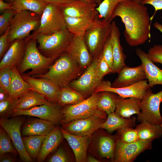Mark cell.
Segmentation results:
<instances>
[{"mask_svg":"<svg viewBox=\"0 0 162 162\" xmlns=\"http://www.w3.org/2000/svg\"><path fill=\"white\" fill-rule=\"evenodd\" d=\"M119 17L124 23V36L128 44L136 46L145 43L151 37V19L144 4L128 0L121 2L114 9L110 22Z\"/></svg>","mask_w":162,"mask_h":162,"instance_id":"cell-1","label":"cell"},{"mask_svg":"<svg viewBox=\"0 0 162 162\" xmlns=\"http://www.w3.org/2000/svg\"><path fill=\"white\" fill-rule=\"evenodd\" d=\"M81 68L76 61L64 52L49 67L47 73L34 75L33 77L48 79L62 88L68 86L74 79L80 75Z\"/></svg>","mask_w":162,"mask_h":162,"instance_id":"cell-2","label":"cell"},{"mask_svg":"<svg viewBox=\"0 0 162 162\" xmlns=\"http://www.w3.org/2000/svg\"><path fill=\"white\" fill-rule=\"evenodd\" d=\"M100 92H93L88 98L76 104L67 105L62 112L63 125L72 121L90 117L94 116L106 119L107 114L98 109L97 104Z\"/></svg>","mask_w":162,"mask_h":162,"instance_id":"cell-3","label":"cell"},{"mask_svg":"<svg viewBox=\"0 0 162 162\" xmlns=\"http://www.w3.org/2000/svg\"><path fill=\"white\" fill-rule=\"evenodd\" d=\"M74 36L66 28L51 35L39 34L34 37L43 55L56 59L65 52Z\"/></svg>","mask_w":162,"mask_h":162,"instance_id":"cell-4","label":"cell"},{"mask_svg":"<svg viewBox=\"0 0 162 162\" xmlns=\"http://www.w3.org/2000/svg\"><path fill=\"white\" fill-rule=\"evenodd\" d=\"M40 17L32 11L25 10L16 13L10 23L8 41L10 44L14 40L29 37L32 31L35 32L40 25Z\"/></svg>","mask_w":162,"mask_h":162,"instance_id":"cell-5","label":"cell"},{"mask_svg":"<svg viewBox=\"0 0 162 162\" xmlns=\"http://www.w3.org/2000/svg\"><path fill=\"white\" fill-rule=\"evenodd\" d=\"M26 44L23 59L19 66L18 70L20 74L27 70L32 71L28 75L37 74L48 68L56 59L47 57L42 54L37 48V40L35 37L26 38Z\"/></svg>","mask_w":162,"mask_h":162,"instance_id":"cell-6","label":"cell"},{"mask_svg":"<svg viewBox=\"0 0 162 162\" xmlns=\"http://www.w3.org/2000/svg\"><path fill=\"white\" fill-rule=\"evenodd\" d=\"M66 28L64 18L60 6L48 3L41 16L39 28L27 38H32L39 34L51 35Z\"/></svg>","mask_w":162,"mask_h":162,"instance_id":"cell-7","label":"cell"},{"mask_svg":"<svg viewBox=\"0 0 162 162\" xmlns=\"http://www.w3.org/2000/svg\"><path fill=\"white\" fill-rule=\"evenodd\" d=\"M162 102V90L154 94L151 88L146 91L140 104V113L136 118L139 122L146 121L154 125L162 124L160 106Z\"/></svg>","mask_w":162,"mask_h":162,"instance_id":"cell-8","label":"cell"},{"mask_svg":"<svg viewBox=\"0 0 162 162\" xmlns=\"http://www.w3.org/2000/svg\"><path fill=\"white\" fill-rule=\"evenodd\" d=\"M111 22L103 19L99 25L88 30L83 38L93 59L99 57L110 33Z\"/></svg>","mask_w":162,"mask_h":162,"instance_id":"cell-9","label":"cell"},{"mask_svg":"<svg viewBox=\"0 0 162 162\" xmlns=\"http://www.w3.org/2000/svg\"><path fill=\"white\" fill-rule=\"evenodd\" d=\"M152 140H139L131 143H124L117 139L113 161L132 162L142 152L152 148Z\"/></svg>","mask_w":162,"mask_h":162,"instance_id":"cell-10","label":"cell"},{"mask_svg":"<svg viewBox=\"0 0 162 162\" xmlns=\"http://www.w3.org/2000/svg\"><path fill=\"white\" fill-rule=\"evenodd\" d=\"M15 117L11 119L1 118L0 120V126L9 136L22 160L25 162H32V158L25 149L20 133V128L24 119Z\"/></svg>","mask_w":162,"mask_h":162,"instance_id":"cell-11","label":"cell"},{"mask_svg":"<svg viewBox=\"0 0 162 162\" xmlns=\"http://www.w3.org/2000/svg\"><path fill=\"white\" fill-rule=\"evenodd\" d=\"M98 58L93 59L84 73L70 83V87L84 95L93 93L102 82L97 72Z\"/></svg>","mask_w":162,"mask_h":162,"instance_id":"cell-12","label":"cell"},{"mask_svg":"<svg viewBox=\"0 0 162 162\" xmlns=\"http://www.w3.org/2000/svg\"><path fill=\"white\" fill-rule=\"evenodd\" d=\"M149 88L147 81L145 80L128 86L119 88L112 87L110 82L106 81H102L94 92H109L123 98H135L142 99Z\"/></svg>","mask_w":162,"mask_h":162,"instance_id":"cell-13","label":"cell"},{"mask_svg":"<svg viewBox=\"0 0 162 162\" xmlns=\"http://www.w3.org/2000/svg\"><path fill=\"white\" fill-rule=\"evenodd\" d=\"M106 119L99 116H94L72 121L63 124L62 128L74 135L90 137L96 130L100 128Z\"/></svg>","mask_w":162,"mask_h":162,"instance_id":"cell-14","label":"cell"},{"mask_svg":"<svg viewBox=\"0 0 162 162\" xmlns=\"http://www.w3.org/2000/svg\"><path fill=\"white\" fill-rule=\"evenodd\" d=\"M96 3H91L84 0H74L60 6L64 16L75 18L98 19L99 13L96 9Z\"/></svg>","mask_w":162,"mask_h":162,"instance_id":"cell-15","label":"cell"},{"mask_svg":"<svg viewBox=\"0 0 162 162\" xmlns=\"http://www.w3.org/2000/svg\"><path fill=\"white\" fill-rule=\"evenodd\" d=\"M21 115L37 117L56 124H61L62 119V110L55 104L51 105L43 104L24 110H14L12 116L14 117Z\"/></svg>","mask_w":162,"mask_h":162,"instance_id":"cell-16","label":"cell"},{"mask_svg":"<svg viewBox=\"0 0 162 162\" xmlns=\"http://www.w3.org/2000/svg\"><path fill=\"white\" fill-rule=\"evenodd\" d=\"M21 76L34 90L43 96L50 102L55 104H58V98L61 88L55 84L43 78H35L25 74Z\"/></svg>","mask_w":162,"mask_h":162,"instance_id":"cell-17","label":"cell"},{"mask_svg":"<svg viewBox=\"0 0 162 162\" xmlns=\"http://www.w3.org/2000/svg\"><path fill=\"white\" fill-rule=\"evenodd\" d=\"M76 61L81 68L91 63L92 58L83 38L74 36L64 52Z\"/></svg>","mask_w":162,"mask_h":162,"instance_id":"cell-18","label":"cell"},{"mask_svg":"<svg viewBox=\"0 0 162 162\" xmlns=\"http://www.w3.org/2000/svg\"><path fill=\"white\" fill-rule=\"evenodd\" d=\"M118 74V77L111 85L113 87L128 86L146 79L145 73L142 64L133 68L125 65Z\"/></svg>","mask_w":162,"mask_h":162,"instance_id":"cell-19","label":"cell"},{"mask_svg":"<svg viewBox=\"0 0 162 162\" xmlns=\"http://www.w3.org/2000/svg\"><path fill=\"white\" fill-rule=\"evenodd\" d=\"M120 32L115 21L111 22V29L110 39L112 46L113 64V72H120L125 64V61L126 56L124 53L120 41Z\"/></svg>","mask_w":162,"mask_h":162,"instance_id":"cell-20","label":"cell"},{"mask_svg":"<svg viewBox=\"0 0 162 162\" xmlns=\"http://www.w3.org/2000/svg\"><path fill=\"white\" fill-rule=\"evenodd\" d=\"M26 38L16 39L10 44L0 63V69L7 66H19L23 59L26 47Z\"/></svg>","mask_w":162,"mask_h":162,"instance_id":"cell-21","label":"cell"},{"mask_svg":"<svg viewBox=\"0 0 162 162\" xmlns=\"http://www.w3.org/2000/svg\"><path fill=\"white\" fill-rule=\"evenodd\" d=\"M136 53L141 61L149 88L156 85H162V69L155 65L148 58L147 53L141 49H137Z\"/></svg>","mask_w":162,"mask_h":162,"instance_id":"cell-22","label":"cell"},{"mask_svg":"<svg viewBox=\"0 0 162 162\" xmlns=\"http://www.w3.org/2000/svg\"><path fill=\"white\" fill-rule=\"evenodd\" d=\"M64 17L67 29L74 36L82 38L88 30L99 25L103 21V19Z\"/></svg>","mask_w":162,"mask_h":162,"instance_id":"cell-23","label":"cell"},{"mask_svg":"<svg viewBox=\"0 0 162 162\" xmlns=\"http://www.w3.org/2000/svg\"><path fill=\"white\" fill-rule=\"evenodd\" d=\"M64 138L68 141L74 153L77 162H86V152L89 137L71 134L62 128Z\"/></svg>","mask_w":162,"mask_h":162,"instance_id":"cell-24","label":"cell"},{"mask_svg":"<svg viewBox=\"0 0 162 162\" xmlns=\"http://www.w3.org/2000/svg\"><path fill=\"white\" fill-rule=\"evenodd\" d=\"M55 124L50 121L36 118L29 121L22 130L25 136H47L55 128Z\"/></svg>","mask_w":162,"mask_h":162,"instance_id":"cell-25","label":"cell"},{"mask_svg":"<svg viewBox=\"0 0 162 162\" xmlns=\"http://www.w3.org/2000/svg\"><path fill=\"white\" fill-rule=\"evenodd\" d=\"M141 99L135 98H123L117 96L115 112L120 116L129 118L134 114L140 113V104Z\"/></svg>","mask_w":162,"mask_h":162,"instance_id":"cell-26","label":"cell"},{"mask_svg":"<svg viewBox=\"0 0 162 162\" xmlns=\"http://www.w3.org/2000/svg\"><path fill=\"white\" fill-rule=\"evenodd\" d=\"M64 138L61 129L56 127L46 136L44 140L37 158L38 162H43L48 155L55 150Z\"/></svg>","mask_w":162,"mask_h":162,"instance_id":"cell-27","label":"cell"},{"mask_svg":"<svg viewBox=\"0 0 162 162\" xmlns=\"http://www.w3.org/2000/svg\"><path fill=\"white\" fill-rule=\"evenodd\" d=\"M12 68V78L9 92V98L17 99L33 89L23 78L16 66L13 65Z\"/></svg>","mask_w":162,"mask_h":162,"instance_id":"cell-28","label":"cell"},{"mask_svg":"<svg viewBox=\"0 0 162 162\" xmlns=\"http://www.w3.org/2000/svg\"><path fill=\"white\" fill-rule=\"evenodd\" d=\"M53 104L42 95L31 90L18 99L14 110H24L43 104L51 105Z\"/></svg>","mask_w":162,"mask_h":162,"instance_id":"cell-29","label":"cell"},{"mask_svg":"<svg viewBox=\"0 0 162 162\" xmlns=\"http://www.w3.org/2000/svg\"><path fill=\"white\" fill-rule=\"evenodd\" d=\"M136 118L134 117L129 118H123L115 112L108 115L105 122L100 128L106 130L107 132L112 133L115 130L126 127L133 128L135 125Z\"/></svg>","mask_w":162,"mask_h":162,"instance_id":"cell-30","label":"cell"},{"mask_svg":"<svg viewBox=\"0 0 162 162\" xmlns=\"http://www.w3.org/2000/svg\"><path fill=\"white\" fill-rule=\"evenodd\" d=\"M117 139V135L112 136L106 133L99 136L97 148L101 158L114 161Z\"/></svg>","mask_w":162,"mask_h":162,"instance_id":"cell-31","label":"cell"},{"mask_svg":"<svg viewBox=\"0 0 162 162\" xmlns=\"http://www.w3.org/2000/svg\"><path fill=\"white\" fill-rule=\"evenodd\" d=\"M48 4L43 0H14L12 3L11 8L17 13L28 10L41 17Z\"/></svg>","mask_w":162,"mask_h":162,"instance_id":"cell-32","label":"cell"},{"mask_svg":"<svg viewBox=\"0 0 162 162\" xmlns=\"http://www.w3.org/2000/svg\"><path fill=\"white\" fill-rule=\"evenodd\" d=\"M135 128L140 140L152 141L162 136V128L160 125H153L146 121L137 125Z\"/></svg>","mask_w":162,"mask_h":162,"instance_id":"cell-33","label":"cell"},{"mask_svg":"<svg viewBox=\"0 0 162 162\" xmlns=\"http://www.w3.org/2000/svg\"><path fill=\"white\" fill-rule=\"evenodd\" d=\"M84 97L71 87L61 88L58 98V104L64 106L77 104L84 100Z\"/></svg>","mask_w":162,"mask_h":162,"instance_id":"cell-34","label":"cell"},{"mask_svg":"<svg viewBox=\"0 0 162 162\" xmlns=\"http://www.w3.org/2000/svg\"><path fill=\"white\" fill-rule=\"evenodd\" d=\"M46 136H28L22 138L25 149L29 156L37 158Z\"/></svg>","mask_w":162,"mask_h":162,"instance_id":"cell-35","label":"cell"},{"mask_svg":"<svg viewBox=\"0 0 162 162\" xmlns=\"http://www.w3.org/2000/svg\"><path fill=\"white\" fill-rule=\"evenodd\" d=\"M115 93L104 91L100 92L97 104L99 110L108 115L115 112L116 108V100L117 95Z\"/></svg>","mask_w":162,"mask_h":162,"instance_id":"cell-36","label":"cell"},{"mask_svg":"<svg viewBox=\"0 0 162 162\" xmlns=\"http://www.w3.org/2000/svg\"><path fill=\"white\" fill-rule=\"evenodd\" d=\"M127 0H104L102 1L96 8L99 13L98 17L110 22L112 13L116 6L119 2Z\"/></svg>","mask_w":162,"mask_h":162,"instance_id":"cell-37","label":"cell"},{"mask_svg":"<svg viewBox=\"0 0 162 162\" xmlns=\"http://www.w3.org/2000/svg\"><path fill=\"white\" fill-rule=\"evenodd\" d=\"M117 130V139L124 143H131L139 139L136 130L132 128L126 127Z\"/></svg>","mask_w":162,"mask_h":162,"instance_id":"cell-38","label":"cell"},{"mask_svg":"<svg viewBox=\"0 0 162 162\" xmlns=\"http://www.w3.org/2000/svg\"><path fill=\"white\" fill-rule=\"evenodd\" d=\"M12 140L6 132L2 128L0 130V155L8 153L16 154V150L13 146Z\"/></svg>","mask_w":162,"mask_h":162,"instance_id":"cell-39","label":"cell"},{"mask_svg":"<svg viewBox=\"0 0 162 162\" xmlns=\"http://www.w3.org/2000/svg\"><path fill=\"white\" fill-rule=\"evenodd\" d=\"M18 99L9 98L0 102V115L1 118H8L12 115L17 103Z\"/></svg>","mask_w":162,"mask_h":162,"instance_id":"cell-40","label":"cell"},{"mask_svg":"<svg viewBox=\"0 0 162 162\" xmlns=\"http://www.w3.org/2000/svg\"><path fill=\"white\" fill-rule=\"evenodd\" d=\"M12 78V66H7L0 69V87L9 94Z\"/></svg>","mask_w":162,"mask_h":162,"instance_id":"cell-41","label":"cell"},{"mask_svg":"<svg viewBox=\"0 0 162 162\" xmlns=\"http://www.w3.org/2000/svg\"><path fill=\"white\" fill-rule=\"evenodd\" d=\"M0 16V34H3L10 26V22L17 12L13 9L4 10Z\"/></svg>","mask_w":162,"mask_h":162,"instance_id":"cell-42","label":"cell"},{"mask_svg":"<svg viewBox=\"0 0 162 162\" xmlns=\"http://www.w3.org/2000/svg\"><path fill=\"white\" fill-rule=\"evenodd\" d=\"M147 55L154 63L162 64V45H154L148 50Z\"/></svg>","mask_w":162,"mask_h":162,"instance_id":"cell-43","label":"cell"},{"mask_svg":"<svg viewBox=\"0 0 162 162\" xmlns=\"http://www.w3.org/2000/svg\"><path fill=\"white\" fill-rule=\"evenodd\" d=\"M109 37L110 36L104 45L101 55L110 68L113 70V56L112 46Z\"/></svg>","mask_w":162,"mask_h":162,"instance_id":"cell-44","label":"cell"},{"mask_svg":"<svg viewBox=\"0 0 162 162\" xmlns=\"http://www.w3.org/2000/svg\"><path fill=\"white\" fill-rule=\"evenodd\" d=\"M97 72L98 78L101 81L105 75L113 72V70L110 68L101 54L98 58Z\"/></svg>","mask_w":162,"mask_h":162,"instance_id":"cell-45","label":"cell"},{"mask_svg":"<svg viewBox=\"0 0 162 162\" xmlns=\"http://www.w3.org/2000/svg\"><path fill=\"white\" fill-rule=\"evenodd\" d=\"M69 161V158L64 149L58 148L48 160L49 162H67Z\"/></svg>","mask_w":162,"mask_h":162,"instance_id":"cell-46","label":"cell"},{"mask_svg":"<svg viewBox=\"0 0 162 162\" xmlns=\"http://www.w3.org/2000/svg\"><path fill=\"white\" fill-rule=\"evenodd\" d=\"M10 26L6 32L0 37V58H2L8 48L9 44L8 41V32Z\"/></svg>","mask_w":162,"mask_h":162,"instance_id":"cell-47","label":"cell"},{"mask_svg":"<svg viewBox=\"0 0 162 162\" xmlns=\"http://www.w3.org/2000/svg\"><path fill=\"white\" fill-rule=\"evenodd\" d=\"M141 3L143 4H149L152 5L155 10L154 13L150 18L151 21L153 19L156 12L158 10L162 9V0H143Z\"/></svg>","mask_w":162,"mask_h":162,"instance_id":"cell-48","label":"cell"},{"mask_svg":"<svg viewBox=\"0 0 162 162\" xmlns=\"http://www.w3.org/2000/svg\"><path fill=\"white\" fill-rule=\"evenodd\" d=\"M12 3H8L3 0H0V11L1 12L7 9H12Z\"/></svg>","mask_w":162,"mask_h":162,"instance_id":"cell-49","label":"cell"},{"mask_svg":"<svg viewBox=\"0 0 162 162\" xmlns=\"http://www.w3.org/2000/svg\"><path fill=\"white\" fill-rule=\"evenodd\" d=\"M48 3L53 4L59 6L65 4L71 1L66 0H43Z\"/></svg>","mask_w":162,"mask_h":162,"instance_id":"cell-50","label":"cell"},{"mask_svg":"<svg viewBox=\"0 0 162 162\" xmlns=\"http://www.w3.org/2000/svg\"><path fill=\"white\" fill-rule=\"evenodd\" d=\"M9 98L8 92L3 88L0 87V102L4 100Z\"/></svg>","mask_w":162,"mask_h":162,"instance_id":"cell-51","label":"cell"},{"mask_svg":"<svg viewBox=\"0 0 162 162\" xmlns=\"http://www.w3.org/2000/svg\"><path fill=\"white\" fill-rule=\"evenodd\" d=\"M14 160L11 157L5 155L4 154L0 156V162H13Z\"/></svg>","mask_w":162,"mask_h":162,"instance_id":"cell-52","label":"cell"},{"mask_svg":"<svg viewBox=\"0 0 162 162\" xmlns=\"http://www.w3.org/2000/svg\"><path fill=\"white\" fill-rule=\"evenodd\" d=\"M86 162H101V161L100 160L95 158L94 157L92 156H91L90 155H88V156H87Z\"/></svg>","mask_w":162,"mask_h":162,"instance_id":"cell-53","label":"cell"},{"mask_svg":"<svg viewBox=\"0 0 162 162\" xmlns=\"http://www.w3.org/2000/svg\"><path fill=\"white\" fill-rule=\"evenodd\" d=\"M153 26L155 28L159 30L162 33V24L156 21L154 23Z\"/></svg>","mask_w":162,"mask_h":162,"instance_id":"cell-54","label":"cell"},{"mask_svg":"<svg viewBox=\"0 0 162 162\" xmlns=\"http://www.w3.org/2000/svg\"><path fill=\"white\" fill-rule=\"evenodd\" d=\"M67 0L69 1H72L74 0ZM85 0V1H86L87 2H91V3H96L95 0Z\"/></svg>","mask_w":162,"mask_h":162,"instance_id":"cell-55","label":"cell"},{"mask_svg":"<svg viewBox=\"0 0 162 162\" xmlns=\"http://www.w3.org/2000/svg\"><path fill=\"white\" fill-rule=\"evenodd\" d=\"M96 3L99 5L102 2L101 0H95Z\"/></svg>","mask_w":162,"mask_h":162,"instance_id":"cell-56","label":"cell"},{"mask_svg":"<svg viewBox=\"0 0 162 162\" xmlns=\"http://www.w3.org/2000/svg\"><path fill=\"white\" fill-rule=\"evenodd\" d=\"M5 0L8 2L9 3H12L14 0Z\"/></svg>","mask_w":162,"mask_h":162,"instance_id":"cell-57","label":"cell"},{"mask_svg":"<svg viewBox=\"0 0 162 162\" xmlns=\"http://www.w3.org/2000/svg\"><path fill=\"white\" fill-rule=\"evenodd\" d=\"M135 1H136L137 2H138L139 3H141V2L143 0H134Z\"/></svg>","mask_w":162,"mask_h":162,"instance_id":"cell-58","label":"cell"},{"mask_svg":"<svg viewBox=\"0 0 162 162\" xmlns=\"http://www.w3.org/2000/svg\"><path fill=\"white\" fill-rule=\"evenodd\" d=\"M160 126L162 128V124H161Z\"/></svg>","mask_w":162,"mask_h":162,"instance_id":"cell-59","label":"cell"}]
</instances>
